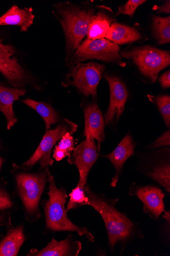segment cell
Instances as JSON below:
<instances>
[{"mask_svg":"<svg viewBox=\"0 0 170 256\" xmlns=\"http://www.w3.org/2000/svg\"><path fill=\"white\" fill-rule=\"evenodd\" d=\"M153 10L157 12L158 14H161L162 13L165 14H170V0H168V1L165 2L164 4L159 6H155L153 8Z\"/></svg>","mask_w":170,"mask_h":256,"instance_id":"obj_31","label":"cell"},{"mask_svg":"<svg viewBox=\"0 0 170 256\" xmlns=\"http://www.w3.org/2000/svg\"><path fill=\"white\" fill-rule=\"evenodd\" d=\"M159 80L163 88H169L170 87V70L163 74L159 78Z\"/></svg>","mask_w":170,"mask_h":256,"instance_id":"obj_30","label":"cell"},{"mask_svg":"<svg viewBox=\"0 0 170 256\" xmlns=\"http://www.w3.org/2000/svg\"><path fill=\"white\" fill-rule=\"evenodd\" d=\"M147 2L146 0H129L125 4L118 8V12L115 14L116 16L124 14L132 16L137 9Z\"/></svg>","mask_w":170,"mask_h":256,"instance_id":"obj_27","label":"cell"},{"mask_svg":"<svg viewBox=\"0 0 170 256\" xmlns=\"http://www.w3.org/2000/svg\"><path fill=\"white\" fill-rule=\"evenodd\" d=\"M149 176L162 185L169 194L170 193V164L163 165L155 168L149 173Z\"/></svg>","mask_w":170,"mask_h":256,"instance_id":"obj_26","label":"cell"},{"mask_svg":"<svg viewBox=\"0 0 170 256\" xmlns=\"http://www.w3.org/2000/svg\"><path fill=\"white\" fill-rule=\"evenodd\" d=\"M98 152L94 139L86 138L71 152L67 161L69 164H74L78 168L80 174L78 183L86 185L88 175L99 156Z\"/></svg>","mask_w":170,"mask_h":256,"instance_id":"obj_10","label":"cell"},{"mask_svg":"<svg viewBox=\"0 0 170 256\" xmlns=\"http://www.w3.org/2000/svg\"><path fill=\"white\" fill-rule=\"evenodd\" d=\"M15 53L12 46L4 44L0 38V73L10 86L24 88L32 81V78L14 57Z\"/></svg>","mask_w":170,"mask_h":256,"instance_id":"obj_9","label":"cell"},{"mask_svg":"<svg viewBox=\"0 0 170 256\" xmlns=\"http://www.w3.org/2000/svg\"><path fill=\"white\" fill-rule=\"evenodd\" d=\"M116 16L111 8L105 6H99L85 40H90L105 38L112 23L116 21Z\"/></svg>","mask_w":170,"mask_h":256,"instance_id":"obj_17","label":"cell"},{"mask_svg":"<svg viewBox=\"0 0 170 256\" xmlns=\"http://www.w3.org/2000/svg\"><path fill=\"white\" fill-rule=\"evenodd\" d=\"M76 141L77 140L72 136V134H66L61 138L58 144L56 146L53 157L57 161H60L67 156H68L74 149Z\"/></svg>","mask_w":170,"mask_h":256,"instance_id":"obj_23","label":"cell"},{"mask_svg":"<svg viewBox=\"0 0 170 256\" xmlns=\"http://www.w3.org/2000/svg\"><path fill=\"white\" fill-rule=\"evenodd\" d=\"M130 194L137 196L143 204V210L152 218L158 220L165 212V195L161 189L153 186H134Z\"/></svg>","mask_w":170,"mask_h":256,"instance_id":"obj_12","label":"cell"},{"mask_svg":"<svg viewBox=\"0 0 170 256\" xmlns=\"http://www.w3.org/2000/svg\"><path fill=\"white\" fill-rule=\"evenodd\" d=\"M5 162V160L0 156V172L1 170L2 166Z\"/></svg>","mask_w":170,"mask_h":256,"instance_id":"obj_34","label":"cell"},{"mask_svg":"<svg viewBox=\"0 0 170 256\" xmlns=\"http://www.w3.org/2000/svg\"><path fill=\"white\" fill-rule=\"evenodd\" d=\"M82 249L80 242L75 241L72 234L61 242L53 238L47 246L40 250L32 249L27 254L29 256H78Z\"/></svg>","mask_w":170,"mask_h":256,"instance_id":"obj_14","label":"cell"},{"mask_svg":"<svg viewBox=\"0 0 170 256\" xmlns=\"http://www.w3.org/2000/svg\"><path fill=\"white\" fill-rule=\"evenodd\" d=\"M53 13L59 20L66 41V61L68 62L87 36L98 6L89 2L80 5L64 2L54 6Z\"/></svg>","mask_w":170,"mask_h":256,"instance_id":"obj_1","label":"cell"},{"mask_svg":"<svg viewBox=\"0 0 170 256\" xmlns=\"http://www.w3.org/2000/svg\"><path fill=\"white\" fill-rule=\"evenodd\" d=\"M110 91V100L105 114V122L109 125L117 122L123 114L129 97V92L126 84L118 78L106 74Z\"/></svg>","mask_w":170,"mask_h":256,"instance_id":"obj_11","label":"cell"},{"mask_svg":"<svg viewBox=\"0 0 170 256\" xmlns=\"http://www.w3.org/2000/svg\"><path fill=\"white\" fill-rule=\"evenodd\" d=\"M120 52L118 45L105 38L85 40L67 63L71 66L89 60H97L125 67L126 62L122 60Z\"/></svg>","mask_w":170,"mask_h":256,"instance_id":"obj_6","label":"cell"},{"mask_svg":"<svg viewBox=\"0 0 170 256\" xmlns=\"http://www.w3.org/2000/svg\"><path fill=\"white\" fill-rule=\"evenodd\" d=\"M34 18L31 8L20 9L14 6L0 17V26H16L21 32H27L33 24Z\"/></svg>","mask_w":170,"mask_h":256,"instance_id":"obj_18","label":"cell"},{"mask_svg":"<svg viewBox=\"0 0 170 256\" xmlns=\"http://www.w3.org/2000/svg\"><path fill=\"white\" fill-rule=\"evenodd\" d=\"M152 31L159 45L170 42V16H154L152 18Z\"/></svg>","mask_w":170,"mask_h":256,"instance_id":"obj_22","label":"cell"},{"mask_svg":"<svg viewBox=\"0 0 170 256\" xmlns=\"http://www.w3.org/2000/svg\"><path fill=\"white\" fill-rule=\"evenodd\" d=\"M47 182L49 183V192L47 194L49 198L42 201L46 228L52 231L74 232L94 242V238L87 228L75 224L67 217L65 206L67 198L66 190L56 187L54 176L51 174Z\"/></svg>","mask_w":170,"mask_h":256,"instance_id":"obj_4","label":"cell"},{"mask_svg":"<svg viewBox=\"0 0 170 256\" xmlns=\"http://www.w3.org/2000/svg\"><path fill=\"white\" fill-rule=\"evenodd\" d=\"M77 130L76 124L64 119L55 129L46 130L35 152L21 167L31 170L36 164H39L41 168L52 166L54 160L51 158V152L55 145L66 134H73Z\"/></svg>","mask_w":170,"mask_h":256,"instance_id":"obj_7","label":"cell"},{"mask_svg":"<svg viewBox=\"0 0 170 256\" xmlns=\"http://www.w3.org/2000/svg\"><path fill=\"white\" fill-rule=\"evenodd\" d=\"M25 240L23 226L10 228L6 236L0 240V256H17Z\"/></svg>","mask_w":170,"mask_h":256,"instance_id":"obj_20","label":"cell"},{"mask_svg":"<svg viewBox=\"0 0 170 256\" xmlns=\"http://www.w3.org/2000/svg\"><path fill=\"white\" fill-rule=\"evenodd\" d=\"M21 102L34 110L40 115L44 122L46 130H49L52 124L60 120L58 113L50 104L29 98L21 100Z\"/></svg>","mask_w":170,"mask_h":256,"instance_id":"obj_21","label":"cell"},{"mask_svg":"<svg viewBox=\"0 0 170 256\" xmlns=\"http://www.w3.org/2000/svg\"><path fill=\"white\" fill-rule=\"evenodd\" d=\"M136 144L132 136L128 134L111 154L105 156L112 162L116 170V174L112 178L111 187L115 188L127 160L134 155Z\"/></svg>","mask_w":170,"mask_h":256,"instance_id":"obj_16","label":"cell"},{"mask_svg":"<svg viewBox=\"0 0 170 256\" xmlns=\"http://www.w3.org/2000/svg\"><path fill=\"white\" fill-rule=\"evenodd\" d=\"M13 206V204L6 189L5 182L0 179V211L7 210Z\"/></svg>","mask_w":170,"mask_h":256,"instance_id":"obj_28","label":"cell"},{"mask_svg":"<svg viewBox=\"0 0 170 256\" xmlns=\"http://www.w3.org/2000/svg\"><path fill=\"white\" fill-rule=\"evenodd\" d=\"M105 38L117 45L124 44L142 40L144 34L137 28L115 22L112 23Z\"/></svg>","mask_w":170,"mask_h":256,"instance_id":"obj_19","label":"cell"},{"mask_svg":"<svg viewBox=\"0 0 170 256\" xmlns=\"http://www.w3.org/2000/svg\"><path fill=\"white\" fill-rule=\"evenodd\" d=\"M85 186L78 183L76 188L73 190L69 194L70 199L66 208L67 212L71 210V209H75L87 205V198L85 195Z\"/></svg>","mask_w":170,"mask_h":256,"instance_id":"obj_24","label":"cell"},{"mask_svg":"<svg viewBox=\"0 0 170 256\" xmlns=\"http://www.w3.org/2000/svg\"><path fill=\"white\" fill-rule=\"evenodd\" d=\"M27 92L25 88L9 87L0 84V111L4 115L7 128L10 130L17 122L13 110V103Z\"/></svg>","mask_w":170,"mask_h":256,"instance_id":"obj_15","label":"cell"},{"mask_svg":"<svg viewBox=\"0 0 170 256\" xmlns=\"http://www.w3.org/2000/svg\"><path fill=\"white\" fill-rule=\"evenodd\" d=\"M170 212L168 211L167 212H165V216H164L163 218L165 219H166L167 220H168V222H170Z\"/></svg>","mask_w":170,"mask_h":256,"instance_id":"obj_33","label":"cell"},{"mask_svg":"<svg viewBox=\"0 0 170 256\" xmlns=\"http://www.w3.org/2000/svg\"><path fill=\"white\" fill-rule=\"evenodd\" d=\"M1 148H2L1 143V141H0V150H1Z\"/></svg>","mask_w":170,"mask_h":256,"instance_id":"obj_35","label":"cell"},{"mask_svg":"<svg viewBox=\"0 0 170 256\" xmlns=\"http://www.w3.org/2000/svg\"><path fill=\"white\" fill-rule=\"evenodd\" d=\"M170 145V130L165 132L157 140L154 142L149 146L151 150L156 149L158 148Z\"/></svg>","mask_w":170,"mask_h":256,"instance_id":"obj_29","label":"cell"},{"mask_svg":"<svg viewBox=\"0 0 170 256\" xmlns=\"http://www.w3.org/2000/svg\"><path fill=\"white\" fill-rule=\"evenodd\" d=\"M120 55L133 63L140 73L152 83L157 81L159 73L170 64V51L150 45L129 46L120 51Z\"/></svg>","mask_w":170,"mask_h":256,"instance_id":"obj_5","label":"cell"},{"mask_svg":"<svg viewBox=\"0 0 170 256\" xmlns=\"http://www.w3.org/2000/svg\"><path fill=\"white\" fill-rule=\"evenodd\" d=\"M10 218H7V216L4 214H0V225L5 224L7 221L10 222Z\"/></svg>","mask_w":170,"mask_h":256,"instance_id":"obj_32","label":"cell"},{"mask_svg":"<svg viewBox=\"0 0 170 256\" xmlns=\"http://www.w3.org/2000/svg\"><path fill=\"white\" fill-rule=\"evenodd\" d=\"M148 98L156 105L162 116L166 126L170 125V97L169 95L154 96L149 95Z\"/></svg>","mask_w":170,"mask_h":256,"instance_id":"obj_25","label":"cell"},{"mask_svg":"<svg viewBox=\"0 0 170 256\" xmlns=\"http://www.w3.org/2000/svg\"><path fill=\"white\" fill-rule=\"evenodd\" d=\"M11 174L26 220L32 223L37 222L41 217L39 202L51 174L48 168H40L37 172H30L13 164Z\"/></svg>","mask_w":170,"mask_h":256,"instance_id":"obj_3","label":"cell"},{"mask_svg":"<svg viewBox=\"0 0 170 256\" xmlns=\"http://www.w3.org/2000/svg\"><path fill=\"white\" fill-rule=\"evenodd\" d=\"M86 138L96 140L98 142V151L100 152L101 144L105 138V121L102 112L95 102L88 104L84 107Z\"/></svg>","mask_w":170,"mask_h":256,"instance_id":"obj_13","label":"cell"},{"mask_svg":"<svg viewBox=\"0 0 170 256\" xmlns=\"http://www.w3.org/2000/svg\"><path fill=\"white\" fill-rule=\"evenodd\" d=\"M64 86H74L86 97L97 96V88L103 78L105 66L94 62H78L70 66Z\"/></svg>","mask_w":170,"mask_h":256,"instance_id":"obj_8","label":"cell"},{"mask_svg":"<svg viewBox=\"0 0 170 256\" xmlns=\"http://www.w3.org/2000/svg\"><path fill=\"white\" fill-rule=\"evenodd\" d=\"M87 205L93 207L103 218L107 230L109 246L113 250L116 244L121 242L125 247L127 242L136 236L143 238L136 224L128 216L116 208L118 199H110L103 194H98L85 186Z\"/></svg>","mask_w":170,"mask_h":256,"instance_id":"obj_2","label":"cell"}]
</instances>
